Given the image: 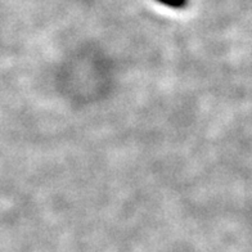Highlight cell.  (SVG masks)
<instances>
[{
	"instance_id": "cell-1",
	"label": "cell",
	"mask_w": 252,
	"mask_h": 252,
	"mask_svg": "<svg viewBox=\"0 0 252 252\" xmlns=\"http://www.w3.org/2000/svg\"><path fill=\"white\" fill-rule=\"evenodd\" d=\"M157 1L165 7L174 8V9H180L187 5V0H157Z\"/></svg>"
}]
</instances>
